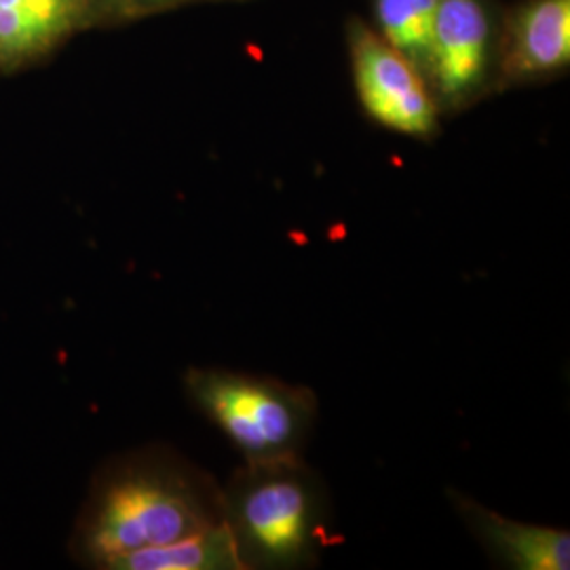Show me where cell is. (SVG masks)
Here are the masks:
<instances>
[{
  "instance_id": "1",
  "label": "cell",
  "mask_w": 570,
  "mask_h": 570,
  "mask_svg": "<svg viewBox=\"0 0 570 570\" xmlns=\"http://www.w3.org/2000/svg\"><path fill=\"white\" fill-rule=\"evenodd\" d=\"M225 522L223 487L167 446L131 450L96 473L70 539L77 562L112 569L134 551Z\"/></svg>"
},
{
  "instance_id": "2",
  "label": "cell",
  "mask_w": 570,
  "mask_h": 570,
  "mask_svg": "<svg viewBox=\"0 0 570 570\" xmlns=\"http://www.w3.org/2000/svg\"><path fill=\"white\" fill-rule=\"evenodd\" d=\"M223 505L245 570L308 569L338 541L326 487L303 456L244 461L223 487Z\"/></svg>"
},
{
  "instance_id": "3",
  "label": "cell",
  "mask_w": 570,
  "mask_h": 570,
  "mask_svg": "<svg viewBox=\"0 0 570 570\" xmlns=\"http://www.w3.org/2000/svg\"><path fill=\"white\" fill-rule=\"evenodd\" d=\"M184 387L245 463L303 456L317 419L311 389L225 367H193Z\"/></svg>"
},
{
  "instance_id": "4",
  "label": "cell",
  "mask_w": 570,
  "mask_h": 570,
  "mask_svg": "<svg viewBox=\"0 0 570 570\" xmlns=\"http://www.w3.org/2000/svg\"><path fill=\"white\" fill-rule=\"evenodd\" d=\"M346 41L357 98L367 117L407 138H433L442 110L421 70L366 21H351Z\"/></svg>"
},
{
  "instance_id": "5",
  "label": "cell",
  "mask_w": 570,
  "mask_h": 570,
  "mask_svg": "<svg viewBox=\"0 0 570 570\" xmlns=\"http://www.w3.org/2000/svg\"><path fill=\"white\" fill-rule=\"evenodd\" d=\"M497 21L489 0H440L429 42V89L440 110L478 102L494 82Z\"/></svg>"
},
{
  "instance_id": "6",
  "label": "cell",
  "mask_w": 570,
  "mask_h": 570,
  "mask_svg": "<svg viewBox=\"0 0 570 570\" xmlns=\"http://www.w3.org/2000/svg\"><path fill=\"white\" fill-rule=\"evenodd\" d=\"M569 61L570 0H527L511 11L499 37V85L543 81Z\"/></svg>"
},
{
  "instance_id": "7",
  "label": "cell",
  "mask_w": 570,
  "mask_h": 570,
  "mask_svg": "<svg viewBox=\"0 0 570 570\" xmlns=\"http://www.w3.org/2000/svg\"><path fill=\"white\" fill-rule=\"evenodd\" d=\"M452 503L494 562L513 570L569 569V530L511 520L465 494H452Z\"/></svg>"
},
{
  "instance_id": "8",
  "label": "cell",
  "mask_w": 570,
  "mask_h": 570,
  "mask_svg": "<svg viewBox=\"0 0 570 570\" xmlns=\"http://www.w3.org/2000/svg\"><path fill=\"white\" fill-rule=\"evenodd\" d=\"M91 20V0H0V72L41 60Z\"/></svg>"
},
{
  "instance_id": "9",
  "label": "cell",
  "mask_w": 570,
  "mask_h": 570,
  "mask_svg": "<svg viewBox=\"0 0 570 570\" xmlns=\"http://www.w3.org/2000/svg\"><path fill=\"white\" fill-rule=\"evenodd\" d=\"M110 570H245L233 532L225 522L176 543L134 551Z\"/></svg>"
},
{
  "instance_id": "10",
  "label": "cell",
  "mask_w": 570,
  "mask_h": 570,
  "mask_svg": "<svg viewBox=\"0 0 570 570\" xmlns=\"http://www.w3.org/2000/svg\"><path fill=\"white\" fill-rule=\"evenodd\" d=\"M438 4L440 0H374V30L406 56L423 77L428 72L429 42Z\"/></svg>"
},
{
  "instance_id": "11",
  "label": "cell",
  "mask_w": 570,
  "mask_h": 570,
  "mask_svg": "<svg viewBox=\"0 0 570 570\" xmlns=\"http://www.w3.org/2000/svg\"><path fill=\"white\" fill-rule=\"evenodd\" d=\"M96 18H144L167 9H176L190 2H209V0H91Z\"/></svg>"
}]
</instances>
